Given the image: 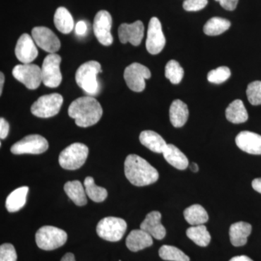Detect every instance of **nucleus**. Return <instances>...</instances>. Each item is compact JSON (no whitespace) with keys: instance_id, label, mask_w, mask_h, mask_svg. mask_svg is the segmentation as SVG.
<instances>
[{"instance_id":"nucleus-1","label":"nucleus","mask_w":261,"mask_h":261,"mask_svg":"<svg viewBox=\"0 0 261 261\" xmlns=\"http://www.w3.org/2000/svg\"><path fill=\"white\" fill-rule=\"evenodd\" d=\"M102 108L95 98L82 97L75 99L68 108V115L75 124L87 128L96 124L102 116Z\"/></svg>"},{"instance_id":"nucleus-2","label":"nucleus","mask_w":261,"mask_h":261,"mask_svg":"<svg viewBox=\"0 0 261 261\" xmlns=\"http://www.w3.org/2000/svg\"><path fill=\"white\" fill-rule=\"evenodd\" d=\"M124 172L127 179L137 187L152 185L159 178V171L146 160L137 154L127 156L124 163Z\"/></svg>"},{"instance_id":"nucleus-3","label":"nucleus","mask_w":261,"mask_h":261,"mask_svg":"<svg viewBox=\"0 0 261 261\" xmlns=\"http://www.w3.org/2000/svg\"><path fill=\"white\" fill-rule=\"evenodd\" d=\"M102 72L99 63L97 61H89L81 65L75 73V81L79 87L86 93L95 95L99 92V83L97 75Z\"/></svg>"},{"instance_id":"nucleus-4","label":"nucleus","mask_w":261,"mask_h":261,"mask_svg":"<svg viewBox=\"0 0 261 261\" xmlns=\"http://www.w3.org/2000/svg\"><path fill=\"white\" fill-rule=\"evenodd\" d=\"M68 240V234L64 230L56 226H44L36 233V243L42 250H56L64 245Z\"/></svg>"},{"instance_id":"nucleus-5","label":"nucleus","mask_w":261,"mask_h":261,"mask_svg":"<svg viewBox=\"0 0 261 261\" xmlns=\"http://www.w3.org/2000/svg\"><path fill=\"white\" fill-rule=\"evenodd\" d=\"M89 148L82 143H73L63 149L59 156L60 166L66 170L82 167L88 157Z\"/></svg>"},{"instance_id":"nucleus-6","label":"nucleus","mask_w":261,"mask_h":261,"mask_svg":"<svg viewBox=\"0 0 261 261\" xmlns=\"http://www.w3.org/2000/svg\"><path fill=\"white\" fill-rule=\"evenodd\" d=\"M127 224L121 218H104L97 226V233L99 238L109 242H118L126 233Z\"/></svg>"},{"instance_id":"nucleus-7","label":"nucleus","mask_w":261,"mask_h":261,"mask_svg":"<svg viewBox=\"0 0 261 261\" xmlns=\"http://www.w3.org/2000/svg\"><path fill=\"white\" fill-rule=\"evenodd\" d=\"M63 102V98L60 94L42 96L32 105L31 112L39 118H51L60 112Z\"/></svg>"},{"instance_id":"nucleus-8","label":"nucleus","mask_w":261,"mask_h":261,"mask_svg":"<svg viewBox=\"0 0 261 261\" xmlns=\"http://www.w3.org/2000/svg\"><path fill=\"white\" fill-rule=\"evenodd\" d=\"M61 63V56L53 53L48 55L42 67V82L46 87L56 88L62 82V74L60 65Z\"/></svg>"},{"instance_id":"nucleus-9","label":"nucleus","mask_w":261,"mask_h":261,"mask_svg":"<svg viewBox=\"0 0 261 261\" xmlns=\"http://www.w3.org/2000/svg\"><path fill=\"white\" fill-rule=\"evenodd\" d=\"M48 147L49 143L44 137L39 135H32L27 136L15 143L10 151L15 154H38L46 152Z\"/></svg>"},{"instance_id":"nucleus-10","label":"nucleus","mask_w":261,"mask_h":261,"mask_svg":"<svg viewBox=\"0 0 261 261\" xmlns=\"http://www.w3.org/2000/svg\"><path fill=\"white\" fill-rule=\"evenodd\" d=\"M123 76L128 88L141 92L145 89V80L150 78L151 72L145 65L134 63L125 69Z\"/></svg>"},{"instance_id":"nucleus-11","label":"nucleus","mask_w":261,"mask_h":261,"mask_svg":"<svg viewBox=\"0 0 261 261\" xmlns=\"http://www.w3.org/2000/svg\"><path fill=\"white\" fill-rule=\"evenodd\" d=\"M13 75L15 79L29 89H36L42 82V68L37 65L22 64L14 67Z\"/></svg>"},{"instance_id":"nucleus-12","label":"nucleus","mask_w":261,"mask_h":261,"mask_svg":"<svg viewBox=\"0 0 261 261\" xmlns=\"http://www.w3.org/2000/svg\"><path fill=\"white\" fill-rule=\"evenodd\" d=\"M112 23V17L106 10H100L95 15L93 25L94 35L102 45L110 46L113 44Z\"/></svg>"},{"instance_id":"nucleus-13","label":"nucleus","mask_w":261,"mask_h":261,"mask_svg":"<svg viewBox=\"0 0 261 261\" xmlns=\"http://www.w3.org/2000/svg\"><path fill=\"white\" fill-rule=\"evenodd\" d=\"M166 44V37L159 18L153 17L149 20L146 48L149 53L158 55L163 50Z\"/></svg>"},{"instance_id":"nucleus-14","label":"nucleus","mask_w":261,"mask_h":261,"mask_svg":"<svg viewBox=\"0 0 261 261\" xmlns=\"http://www.w3.org/2000/svg\"><path fill=\"white\" fill-rule=\"evenodd\" d=\"M32 38L36 44L43 50L53 54L59 50L61 42L54 32L44 27H34L32 31Z\"/></svg>"},{"instance_id":"nucleus-15","label":"nucleus","mask_w":261,"mask_h":261,"mask_svg":"<svg viewBox=\"0 0 261 261\" xmlns=\"http://www.w3.org/2000/svg\"><path fill=\"white\" fill-rule=\"evenodd\" d=\"M15 53L18 61L23 64L32 63L39 55L34 39L28 34H23L19 38Z\"/></svg>"},{"instance_id":"nucleus-16","label":"nucleus","mask_w":261,"mask_h":261,"mask_svg":"<svg viewBox=\"0 0 261 261\" xmlns=\"http://www.w3.org/2000/svg\"><path fill=\"white\" fill-rule=\"evenodd\" d=\"M145 27L141 20L135 23H123L118 29V37L123 44L129 42L132 45L139 46L144 37Z\"/></svg>"},{"instance_id":"nucleus-17","label":"nucleus","mask_w":261,"mask_h":261,"mask_svg":"<svg viewBox=\"0 0 261 261\" xmlns=\"http://www.w3.org/2000/svg\"><path fill=\"white\" fill-rule=\"evenodd\" d=\"M235 142L239 148L247 153L261 154V135L244 130L237 136Z\"/></svg>"},{"instance_id":"nucleus-18","label":"nucleus","mask_w":261,"mask_h":261,"mask_svg":"<svg viewBox=\"0 0 261 261\" xmlns=\"http://www.w3.org/2000/svg\"><path fill=\"white\" fill-rule=\"evenodd\" d=\"M161 213L159 211H152L147 215L145 219L140 225L141 229L148 233L156 240H161L166 237V230L161 224Z\"/></svg>"},{"instance_id":"nucleus-19","label":"nucleus","mask_w":261,"mask_h":261,"mask_svg":"<svg viewBox=\"0 0 261 261\" xmlns=\"http://www.w3.org/2000/svg\"><path fill=\"white\" fill-rule=\"evenodd\" d=\"M152 237L142 229H135L130 231L126 240V247L132 252H138L152 246Z\"/></svg>"},{"instance_id":"nucleus-20","label":"nucleus","mask_w":261,"mask_h":261,"mask_svg":"<svg viewBox=\"0 0 261 261\" xmlns=\"http://www.w3.org/2000/svg\"><path fill=\"white\" fill-rule=\"evenodd\" d=\"M252 231V226L247 222L240 221L230 226V241L234 247H241L246 245L247 238Z\"/></svg>"},{"instance_id":"nucleus-21","label":"nucleus","mask_w":261,"mask_h":261,"mask_svg":"<svg viewBox=\"0 0 261 261\" xmlns=\"http://www.w3.org/2000/svg\"><path fill=\"white\" fill-rule=\"evenodd\" d=\"M140 141L142 145L156 153H163L168 144L162 137L153 130H144L140 135Z\"/></svg>"},{"instance_id":"nucleus-22","label":"nucleus","mask_w":261,"mask_h":261,"mask_svg":"<svg viewBox=\"0 0 261 261\" xmlns=\"http://www.w3.org/2000/svg\"><path fill=\"white\" fill-rule=\"evenodd\" d=\"M163 157L170 165L178 170L187 169L189 161L183 152L176 146L168 144L163 152Z\"/></svg>"},{"instance_id":"nucleus-23","label":"nucleus","mask_w":261,"mask_h":261,"mask_svg":"<svg viewBox=\"0 0 261 261\" xmlns=\"http://www.w3.org/2000/svg\"><path fill=\"white\" fill-rule=\"evenodd\" d=\"M170 121L173 126L180 128L187 123L189 118L188 107L180 99L171 103L169 111Z\"/></svg>"},{"instance_id":"nucleus-24","label":"nucleus","mask_w":261,"mask_h":261,"mask_svg":"<svg viewBox=\"0 0 261 261\" xmlns=\"http://www.w3.org/2000/svg\"><path fill=\"white\" fill-rule=\"evenodd\" d=\"M28 187H21L11 192L7 197L5 207L10 213H15L20 211L27 202Z\"/></svg>"},{"instance_id":"nucleus-25","label":"nucleus","mask_w":261,"mask_h":261,"mask_svg":"<svg viewBox=\"0 0 261 261\" xmlns=\"http://www.w3.org/2000/svg\"><path fill=\"white\" fill-rule=\"evenodd\" d=\"M226 117L228 121L235 124L247 121L248 119V113L243 101L236 99L230 103L226 110Z\"/></svg>"},{"instance_id":"nucleus-26","label":"nucleus","mask_w":261,"mask_h":261,"mask_svg":"<svg viewBox=\"0 0 261 261\" xmlns=\"http://www.w3.org/2000/svg\"><path fill=\"white\" fill-rule=\"evenodd\" d=\"M64 190L68 197L78 206L85 205L87 203V193L83 185L78 180L68 181L65 184Z\"/></svg>"},{"instance_id":"nucleus-27","label":"nucleus","mask_w":261,"mask_h":261,"mask_svg":"<svg viewBox=\"0 0 261 261\" xmlns=\"http://www.w3.org/2000/svg\"><path fill=\"white\" fill-rule=\"evenodd\" d=\"M54 23L57 29L64 34H70L74 27L73 17L70 12L63 7L57 9L55 13Z\"/></svg>"},{"instance_id":"nucleus-28","label":"nucleus","mask_w":261,"mask_h":261,"mask_svg":"<svg viewBox=\"0 0 261 261\" xmlns=\"http://www.w3.org/2000/svg\"><path fill=\"white\" fill-rule=\"evenodd\" d=\"M184 216L188 224L198 226L205 224L208 221V214L202 205L195 204L185 209Z\"/></svg>"},{"instance_id":"nucleus-29","label":"nucleus","mask_w":261,"mask_h":261,"mask_svg":"<svg viewBox=\"0 0 261 261\" xmlns=\"http://www.w3.org/2000/svg\"><path fill=\"white\" fill-rule=\"evenodd\" d=\"M187 236L198 246L207 247L211 243L210 233L203 224L189 228L187 230Z\"/></svg>"},{"instance_id":"nucleus-30","label":"nucleus","mask_w":261,"mask_h":261,"mask_svg":"<svg viewBox=\"0 0 261 261\" xmlns=\"http://www.w3.org/2000/svg\"><path fill=\"white\" fill-rule=\"evenodd\" d=\"M231 27L229 20L214 17L205 24L203 32L207 36H218L227 31Z\"/></svg>"},{"instance_id":"nucleus-31","label":"nucleus","mask_w":261,"mask_h":261,"mask_svg":"<svg viewBox=\"0 0 261 261\" xmlns=\"http://www.w3.org/2000/svg\"><path fill=\"white\" fill-rule=\"evenodd\" d=\"M86 193L89 198L95 202H102L108 197V191L103 187H98L92 176H87L84 180Z\"/></svg>"},{"instance_id":"nucleus-32","label":"nucleus","mask_w":261,"mask_h":261,"mask_svg":"<svg viewBox=\"0 0 261 261\" xmlns=\"http://www.w3.org/2000/svg\"><path fill=\"white\" fill-rule=\"evenodd\" d=\"M159 255L163 260L168 261H190V257L174 246L163 245L160 248Z\"/></svg>"},{"instance_id":"nucleus-33","label":"nucleus","mask_w":261,"mask_h":261,"mask_svg":"<svg viewBox=\"0 0 261 261\" xmlns=\"http://www.w3.org/2000/svg\"><path fill=\"white\" fill-rule=\"evenodd\" d=\"M185 71L177 61L172 60L166 65L165 75L171 83L178 84L181 82Z\"/></svg>"},{"instance_id":"nucleus-34","label":"nucleus","mask_w":261,"mask_h":261,"mask_svg":"<svg viewBox=\"0 0 261 261\" xmlns=\"http://www.w3.org/2000/svg\"><path fill=\"white\" fill-rule=\"evenodd\" d=\"M231 76V71L226 66H221L216 69L211 70L207 74V80L213 84L224 83Z\"/></svg>"},{"instance_id":"nucleus-35","label":"nucleus","mask_w":261,"mask_h":261,"mask_svg":"<svg viewBox=\"0 0 261 261\" xmlns=\"http://www.w3.org/2000/svg\"><path fill=\"white\" fill-rule=\"evenodd\" d=\"M247 96L252 106L261 105V82L255 81L247 86Z\"/></svg>"},{"instance_id":"nucleus-36","label":"nucleus","mask_w":261,"mask_h":261,"mask_svg":"<svg viewBox=\"0 0 261 261\" xmlns=\"http://www.w3.org/2000/svg\"><path fill=\"white\" fill-rule=\"evenodd\" d=\"M0 261H17V253L12 244L5 243L0 246Z\"/></svg>"},{"instance_id":"nucleus-37","label":"nucleus","mask_w":261,"mask_h":261,"mask_svg":"<svg viewBox=\"0 0 261 261\" xmlns=\"http://www.w3.org/2000/svg\"><path fill=\"white\" fill-rule=\"evenodd\" d=\"M207 5V0H185L183 8L187 11L195 12L203 9Z\"/></svg>"},{"instance_id":"nucleus-38","label":"nucleus","mask_w":261,"mask_h":261,"mask_svg":"<svg viewBox=\"0 0 261 261\" xmlns=\"http://www.w3.org/2000/svg\"><path fill=\"white\" fill-rule=\"evenodd\" d=\"M216 1L219 2L220 5L225 10L232 11V10L236 9L239 0H216Z\"/></svg>"},{"instance_id":"nucleus-39","label":"nucleus","mask_w":261,"mask_h":261,"mask_svg":"<svg viewBox=\"0 0 261 261\" xmlns=\"http://www.w3.org/2000/svg\"><path fill=\"white\" fill-rule=\"evenodd\" d=\"M10 126L8 122L5 118H0V138L5 140L9 133Z\"/></svg>"},{"instance_id":"nucleus-40","label":"nucleus","mask_w":261,"mask_h":261,"mask_svg":"<svg viewBox=\"0 0 261 261\" xmlns=\"http://www.w3.org/2000/svg\"><path fill=\"white\" fill-rule=\"evenodd\" d=\"M75 29L77 35L83 36L86 34L87 31V23L83 21V20H81V21L78 22L76 25H75Z\"/></svg>"},{"instance_id":"nucleus-41","label":"nucleus","mask_w":261,"mask_h":261,"mask_svg":"<svg viewBox=\"0 0 261 261\" xmlns=\"http://www.w3.org/2000/svg\"><path fill=\"white\" fill-rule=\"evenodd\" d=\"M252 187L255 191L261 194V178H255L252 182Z\"/></svg>"},{"instance_id":"nucleus-42","label":"nucleus","mask_w":261,"mask_h":261,"mask_svg":"<svg viewBox=\"0 0 261 261\" xmlns=\"http://www.w3.org/2000/svg\"><path fill=\"white\" fill-rule=\"evenodd\" d=\"M229 261H253L250 257L246 255H239V256L233 257Z\"/></svg>"},{"instance_id":"nucleus-43","label":"nucleus","mask_w":261,"mask_h":261,"mask_svg":"<svg viewBox=\"0 0 261 261\" xmlns=\"http://www.w3.org/2000/svg\"><path fill=\"white\" fill-rule=\"evenodd\" d=\"M61 261H75L74 255L71 252H68L62 257Z\"/></svg>"},{"instance_id":"nucleus-44","label":"nucleus","mask_w":261,"mask_h":261,"mask_svg":"<svg viewBox=\"0 0 261 261\" xmlns=\"http://www.w3.org/2000/svg\"><path fill=\"white\" fill-rule=\"evenodd\" d=\"M5 82V75L3 73L0 74V94L3 93V84Z\"/></svg>"},{"instance_id":"nucleus-45","label":"nucleus","mask_w":261,"mask_h":261,"mask_svg":"<svg viewBox=\"0 0 261 261\" xmlns=\"http://www.w3.org/2000/svg\"><path fill=\"white\" fill-rule=\"evenodd\" d=\"M190 169H191L192 172L197 173V171H199V167L197 163H192V164L190 165Z\"/></svg>"}]
</instances>
